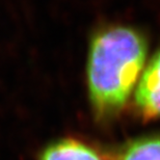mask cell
<instances>
[{"label":"cell","instance_id":"obj_1","mask_svg":"<svg viewBox=\"0 0 160 160\" xmlns=\"http://www.w3.org/2000/svg\"><path fill=\"white\" fill-rule=\"evenodd\" d=\"M148 51V37L133 25L110 23L94 31L86 58V84L99 120H109L123 109L142 76Z\"/></svg>","mask_w":160,"mask_h":160},{"label":"cell","instance_id":"obj_2","mask_svg":"<svg viewBox=\"0 0 160 160\" xmlns=\"http://www.w3.org/2000/svg\"><path fill=\"white\" fill-rule=\"evenodd\" d=\"M134 102L137 113L143 120L160 118V46L140 76Z\"/></svg>","mask_w":160,"mask_h":160},{"label":"cell","instance_id":"obj_3","mask_svg":"<svg viewBox=\"0 0 160 160\" xmlns=\"http://www.w3.org/2000/svg\"><path fill=\"white\" fill-rule=\"evenodd\" d=\"M40 160H104L92 147L75 138H60L45 147Z\"/></svg>","mask_w":160,"mask_h":160},{"label":"cell","instance_id":"obj_4","mask_svg":"<svg viewBox=\"0 0 160 160\" xmlns=\"http://www.w3.org/2000/svg\"><path fill=\"white\" fill-rule=\"evenodd\" d=\"M119 160H160V135L133 140L122 151Z\"/></svg>","mask_w":160,"mask_h":160}]
</instances>
